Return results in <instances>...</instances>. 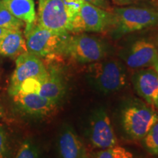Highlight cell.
<instances>
[{"label":"cell","instance_id":"obj_1","mask_svg":"<svg viewBox=\"0 0 158 158\" xmlns=\"http://www.w3.org/2000/svg\"><path fill=\"white\" fill-rule=\"evenodd\" d=\"M27 52L41 57H54L63 54L69 34L55 32L37 24H27L24 31Z\"/></svg>","mask_w":158,"mask_h":158},{"label":"cell","instance_id":"obj_2","mask_svg":"<svg viewBox=\"0 0 158 158\" xmlns=\"http://www.w3.org/2000/svg\"><path fill=\"white\" fill-rule=\"evenodd\" d=\"M112 24L120 34L133 32L158 24V12L150 7H116L112 11Z\"/></svg>","mask_w":158,"mask_h":158},{"label":"cell","instance_id":"obj_3","mask_svg":"<svg viewBox=\"0 0 158 158\" xmlns=\"http://www.w3.org/2000/svg\"><path fill=\"white\" fill-rule=\"evenodd\" d=\"M87 72L91 81L104 93L116 92L126 84L127 76L123 66L114 59L92 63Z\"/></svg>","mask_w":158,"mask_h":158},{"label":"cell","instance_id":"obj_4","mask_svg":"<svg viewBox=\"0 0 158 158\" xmlns=\"http://www.w3.org/2000/svg\"><path fill=\"white\" fill-rule=\"evenodd\" d=\"M37 24L55 32H73V18L63 0H40Z\"/></svg>","mask_w":158,"mask_h":158},{"label":"cell","instance_id":"obj_5","mask_svg":"<svg viewBox=\"0 0 158 158\" xmlns=\"http://www.w3.org/2000/svg\"><path fill=\"white\" fill-rule=\"evenodd\" d=\"M77 62L86 64L101 60L106 55V47L100 40L85 34L69 35L63 51Z\"/></svg>","mask_w":158,"mask_h":158},{"label":"cell","instance_id":"obj_6","mask_svg":"<svg viewBox=\"0 0 158 158\" xmlns=\"http://www.w3.org/2000/svg\"><path fill=\"white\" fill-rule=\"evenodd\" d=\"M122 124L125 132L134 139H142L158 121V114L147 105L130 106L122 112Z\"/></svg>","mask_w":158,"mask_h":158},{"label":"cell","instance_id":"obj_7","mask_svg":"<svg viewBox=\"0 0 158 158\" xmlns=\"http://www.w3.org/2000/svg\"><path fill=\"white\" fill-rule=\"evenodd\" d=\"M48 74V71L39 57L29 52L23 53L15 61V68L9 87L10 94L12 97L15 95L26 79L37 78L42 82Z\"/></svg>","mask_w":158,"mask_h":158},{"label":"cell","instance_id":"obj_8","mask_svg":"<svg viewBox=\"0 0 158 158\" xmlns=\"http://www.w3.org/2000/svg\"><path fill=\"white\" fill-rule=\"evenodd\" d=\"M112 12L106 11L84 1L73 23V32H101L112 24Z\"/></svg>","mask_w":158,"mask_h":158},{"label":"cell","instance_id":"obj_9","mask_svg":"<svg viewBox=\"0 0 158 158\" xmlns=\"http://www.w3.org/2000/svg\"><path fill=\"white\" fill-rule=\"evenodd\" d=\"M89 139L92 145L100 149L117 146L118 140L109 116L101 108L97 110L92 116Z\"/></svg>","mask_w":158,"mask_h":158},{"label":"cell","instance_id":"obj_10","mask_svg":"<svg viewBox=\"0 0 158 158\" xmlns=\"http://www.w3.org/2000/svg\"><path fill=\"white\" fill-rule=\"evenodd\" d=\"M124 60L130 68H155L158 70V49L153 43L140 40L131 45Z\"/></svg>","mask_w":158,"mask_h":158},{"label":"cell","instance_id":"obj_11","mask_svg":"<svg viewBox=\"0 0 158 158\" xmlns=\"http://www.w3.org/2000/svg\"><path fill=\"white\" fill-rule=\"evenodd\" d=\"M135 89L150 106L158 108V70L155 68H142L133 77Z\"/></svg>","mask_w":158,"mask_h":158},{"label":"cell","instance_id":"obj_12","mask_svg":"<svg viewBox=\"0 0 158 158\" xmlns=\"http://www.w3.org/2000/svg\"><path fill=\"white\" fill-rule=\"evenodd\" d=\"M13 98L19 108L31 115L46 116L56 107V104L37 93H22L19 92Z\"/></svg>","mask_w":158,"mask_h":158},{"label":"cell","instance_id":"obj_13","mask_svg":"<svg viewBox=\"0 0 158 158\" xmlns=\"http://www.w3.org/2000/svg\"><path fill=\"white\" fill-rule=\"evenodd\" d=\"M58 147L61 158H88L81 140L70 127H66L61 133Z\"/></svg>","mask_w":158,"mask_h":158},{"label":"cell","instance_id":"obj_14","mask_svg":"<svg viewBox=\"0 0 158 158\" xmlns=\"http://www.w3.org/2000/svg\"><path fill=\"white\" fill-rule=\"evenodd\" d=\"M27 52L26 40L21 30H10L0 39V55L18 57Z\"/></svg>","mask_w":158,"mask_h":158},{"label":"cell","instance_id":"obj_15","mask_svg":"<svg viewBox=\"0 0 158 158\" xmlns=\"http://www.w3.org/2000/svg\"><path fill=\"white\" fill-rule=\"evenodd\" d=\"M62 79L56 71H48L44 81L41 82L39 94L56 104L64 94Z\"/></svg>","mask_w":158,"mask_h":158},{"label":"cell","instance_id":"obj_16","mask_svg":"<svg viewBox=\"0 0 158 158\" xmlns=\"http://www.w3.org/2000/svg\"><path fill=\"white\" fill-rule=\"evenodd\" d=\"M14 16L31 24L36 21L35 3L33 0H3L0 2Z\"/></svg>","mask_w":158,"mask_h":158},{"label":"cell","instance_id":"obj_17","mask_svg":"<svg viewBox=\"0 0 158 158\" xmlns=\"http://www.w3.org/2000/svg\"><path fill=\"white\" fill-rule=\"evenodd\" d=\"M24 22L14 16L0 2V27L10 30H21Z\"/></svg>","mask_w":158,"mask_h":158},{"label":"cell","instance_id":"obj_18","mask_svg":"<svg viewBox=\"0 0 158 158\" xmlns=\"http://www.w3.org/2000/svg\"><path fill=\"white\" fill-rule=\"evenodd\" d=\"M143 140V146L151 155L158 156V121L154 124Z\"/></svg>","mask_w":158,"mask_h":158},{"label":"cell","instance_id":"obj_19","mask_svg":"<svg viewBox=\"0 0 158 158\" xmlns=\"http://www.w3.org/2000/svg\"><path fill=\"white\" fill-rule=\"evenodd\" d=\"M93 158H134L133 155L127 149L122 147L115 146L114 147L101 149L94 155Z\"/></svg>","mask_w":158,"mask_h":158},{"label":"cell","instance_id":"obj_20","mask_svg":"<svg viewBox=\"0 0 158 158\" xmlns=\"http://www.w3.org/2000/svg\"><path fill=\"white\" fill-rule=\"evenodd\" d=\"M14 158H40L38 148L31 142L26 141L21 144Z\"/></svg>","mask_w":158,"mask_h":158},{"label":"cell","instance_id":"obj_21","mask_svg":"<svg viewBox=\"0 0 158 158\" xmlns=\"http://www.w3.org/2000/svg\"><path fill=\"white\" fill-rule=\"evenodd\" d=\"M41 86V81L37 78L26 79L21 86L19 92L22 93H37L39 94L40 89ZM17 92V93H18Z\"/></svg>","mask_w":158,"mask_h":158},{"label":"cell","instance_id":"obj_22","mask_svg":"<svg viewBox=\"0 0 158 158\" xmlns=\"http://www.w3.org/2000/svg\"><path fill=\"white\" fill-rule=\"evenodd\" d=\"M8 157V146L7 136L2 126L0 125V158Z\"/></svg>","mask_w":158,"mask_h":158},{"label":"cell","instance_id":"obj_23","mask_svg":"<svg viewBox=\"0 0 158 158\" xmlns=\"http://www.w3.org/2000/svg\"><path fill=\"white\" fill-rule=\"evenodd\" d=\"M86 2L91 4V5L100 7L105 10L108 12L113 11V8L110 5L109 0H84Z\"/></svg>","mask_w":158,"mask_h":158},{"label":"cell","instance_id":"obj_24","mask_svg":"<svg viewBox=\"0 0 158 158\" xmlns=\"http://www.w3.org/2000/svg\"><path fill=\"white\" fill-rule=\"evenodd\" d=\"M136 1H138V0H112V2H113L115 5L120 6L130 5V4L135 2Z\"/></svg>","mask_w":158,"mask_h":158},{"label":"cell","instance_id":"obj_25","mask_svg":"<svg viewBox=\"0 0 158 158\" xmlns=\"http://www.w3.org/2000/svg\"><path fill=\"white\" fill-rule=\"evenodd\" d=\"M9 31H10V29L2 28V27H0V39H1L2 37L4 36V35L7 34Z\"/></svg>","mask_w":158,"mask_h":158},{"label":"cell","instance_id":"obj_26","mask_svg":"<svg viewBox=\"0 0 158 158\" xmlns=\"http://www.w3.org/2000/svg\"><path fill=\"white\" fill-rule=\"evenodd\" d=\"M2 116V110H1V108H0V118H1Z\"/></svg>","mask_w":158,"mask_h":158},{"label":"cell","instance_id":"obj_27","mask_svg":"<svg viewBox=\"0 0 158 158\" xmlns=\"http://www.w3.org/2000/svg\"><path fill=\"white\" fill-rule=\"evenodd\" d=\"M156 10H157V11L158 12V3L157 4V8H156Z\"/></svg>","mask_w":158,"mask_h":158},{"label":"cell","instance_id":"obj_28","mask_svg":"<svg viewBox=\"0 0 158 158\" xmlns=\"http://www.w3.org/2000/svg\"><path fill=\"white\" fill-rule=\"evenodd\" d=\"M157 46H158V41H157Z\"/></svg>","mask_w":158,"mask_h":158},{"label":"cell","instance_id":"obj_29","mask_svg":"<svg viewBox=\"0 0 158 158\" xmlns=\"http://www.w3.org/2000/svg\"></svg>","mask_w":158,"mask_h":158}]
</instances>
